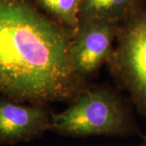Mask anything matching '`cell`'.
I'll use <instances>...</instances> for the list:
<instances>
[{"mask_svg":"<svg viewBox=\"0 0 146 146\" xmlns=\"http://www.w3.org/2000/svg\"><path fill=\"white\" fill-rule=\"evenodd\" d=\"M141 146H146V137L144 138V141H143V142H142V145H141Z\"/></svg>","mask_w":146,"mask_h":146,"instance_id":"8","label":"cell"},{"mask_svg":"<svg viewBox=\"0 0 146 146\" xmlns=\"http://www.w3.org/2000/svg\"><path fill=\"white\" fill-rule=\"evenodd\" d=\"M145 3H146V0H145Z\"/></svg>","mask_w":146,"mask_h":146,"instance_id":"9","label":"cell"},{"mask_svg":"<svg viewBox=\"0 0 146 146\" xmlns=\"http://www.w3.org/2000/svg\"><path fill=\"white\" fill-rule=\"evenodd\" d=\"M146 9L145 0H81L80 19L123 24Z\"/></svg>","mask_w":146,"mask_h":146,"instance_id":"6","label":"cell"},{"mask_svg":"<svg viewBox=\"0 0 146 146\" xmlns=\"http://www.w3.org/2000/svg\"><path fill=\"white\" fill-rule=\"evenodd\" d=\"M69 103L63 111L53 115L50 131L73 138L126 137L136 132L128 106L111 87L87 86Z\"/></svg>","mask_w":146,"mask_h":146,"instance_id":"2","label":"cell"},{"mask_svg":"<svg viewBox=\"0 0 146 146\" xmlns=\"http://www.w3.org/2000/svg\"><path fill=\"white\" fill-rule=\"evenodd\" d=\"M58 23L74 32L80 22L81 0H35Z\"/></svg>","mask_w":146,"mask_h":146,"instance_id":"7","label":"cell"},{"mask_svg":"<svg viewBox=\"0 0 146 146\" xmlns=\"http://www.w3.org/2000/svg\"><path fill=\"white\" fill-rule=\"evenodd\" d=\"M110 72L146 119V9L120 24Z\"/></svg>","mask_w":146,"mask_h":146,"instance_id":"3","label":"cell"},{"mask_svg":"<svg viewBox=\"0 0 146 146\" xmlns=\"http://www.w3.org/2000/svg\"><path fill=\"white\" fill-rule=\"evenodd\" d=\"M53 115L46 106L24 102L0 94V145L41 138L50 131Z\"/></svg>","mask_w":146,"mask_h":146,"instance_id":"5","label":"cell"},{"mask_svg":"<svg viewBox=\"0 0 146 146\" xmlns=\"http://www.w3.org/2000/svg\"><path fill=\"white\" fill-rule=\"evenodd\" d=\"M73 32L27 0H0V94L47 106L88 85L71 56Z\"/></svg>","mask_w":146,"mask_h":146,"instance_id":"1","label":"cell"},{"mask_svg":"<svg viewBox=\"0 0 146 146\" xmlns=\"http://www.w3.org/2000/svg\"><path fill=\"white\" fill-rule=\"evenodd\" d=\"M119 28V24L115 22L80 19L73 33L71 56L80 77L87 80L108 63L113 54Z\"/></svg>","mask_w":146,"mask_h":146,"instance_id":"4","label":"cell"}]
</instances>
